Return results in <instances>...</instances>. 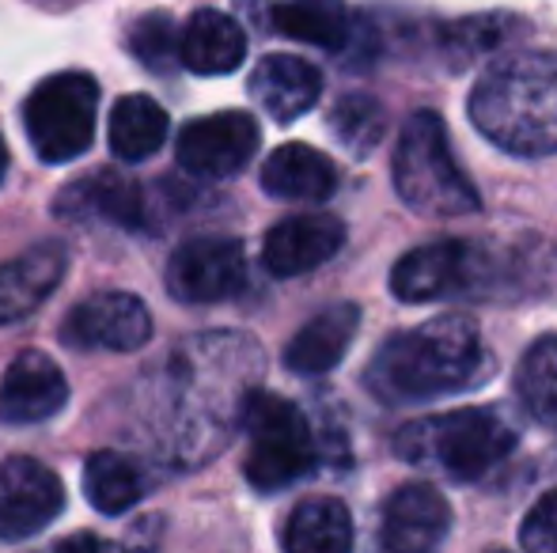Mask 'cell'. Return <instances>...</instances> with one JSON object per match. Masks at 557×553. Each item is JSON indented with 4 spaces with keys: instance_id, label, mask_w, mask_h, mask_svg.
Here are the masks:
<instances>
[{
    "instance_id": "6da1fadb",
    "label": "cell",
    "mask_w": 557,
    "mask_h": 553,
    "mask_svg": "<svg viewBox=\"0 0 557 553\" xmlns=\"http://www.w3.org/2000/svg\"><path fill=\"white\" fill-rule=\"evenodd\" d=\"M262 364L255 338L232 330L190 338L171 356V455L178 463L201 466L227 448Z\"/></svg>"
},
{
    "instance_id": "4fadbf2b",
    "label": "cell",
    "mask_w": 557,
    "mask_h": 553,
    "mask_svg": "<svg viewBox=\"0 0 557 553\" xmlns=\"http://www.w3.org/2000/svg\"><path fill=\"white\" fill-rule=\"evenodd\" d=\"M53 213L73 224H107V228L140 231L148 224V193L140 183L117 175L114 167L69 183L53 201Z\"/></svg>"
},
{
    "instance_id": "603a6c76",
    "label": "cell",
    "mask_w": 557,
    "mask_h": 553,
    "mask_svg": "<svg viewBox=\"0 0 557 553\" xmlns=\"http://www.w3.org/2000/svg\"><path fill=\"white\" fill-rule=\"evenodd\" d=\"M270 27L319 50H345L352 42V15L345 0H281L270 12Z\"/></svg>"
},
{
    "instance_id": "277c9868",
    "label": "cell",
    "mask_w": 557,
    "mask_h": 553,
    "mask_svg": "<svg viewBox=\"0 0 557 553\" xmlns=\"http://www.w3.org/2000/svg\"><path fill=\"white\" fill-rule=\"evenodd\" d=\"M398 455L455 481H478L516 451V428L497 410L467 406L403 425Z\"/></svg>"
},
{
    "instance_id": "f546056e",
    "label": "cell",
    "mask_w": 557,
    "mask_h": 553,
    "mask_svg": "<svg viewBox=\"0 0 557 553\" xmlns=\"http://www.w3.org/2000/svg\"><path fill=\"white\" fill-rule=\"evenodd\" d=\"M520 546L531 553H557V493L535 501V508L520 524Z\"/></svg>"
},
{
    "instance_id": "cb8c5ba5",
    "label": "cell",
    "mask_w": 557,
    "mask_h": 553,
    "mask_svg": "<svg viewBox=\"0 0 557 553\" xmlns=\"http://www.w3.org/2000/svg\"><path fill=\"white\" fill-rule=\"evenodd\" d=\"M171 134V118L156 99L148 96H122L111 111V152L122 163L152 160Z\"/></svg>"
},
{
    "instance_id": "8992f818",
    "label": "cell",
    "mask_w": 557,
    "mask_h": 553,
    "mask_svg": "<svg viewBox=\"0 0 557 553\" xmlns=\"http://www.w3.org/2000/svg\"><path fill=\"white\" fill-rule=\"evenodd\" d=\"M239 428L250 436V451L243 474L258 493H277L308 478L319 463L315 436L296 402L273 391H250L243 402Z\"/></svg>"
},
{
    "instance_id": "9a60e30c",
    "label": "cell",
    "mask_w": 557,
    "mask_h": 553,
    "mask_svg": "<svg viewBox=\"0 0 557 553\" xmlns=\"http://www.w3.org/2000/svg\"><path fill=\"white\" fill-rule=\"evenodd\" d=\"M345 243V224L326 213H300L273 224L262 239V266L273 277H300L331 262Z\"/></svg>"
},
{
    "instance_id": "ac0fdd59",
    "label": "cell",
    "mask_w": 557,
    "mask_h": 553,
    "mask_svg": "<svg viewBox=\"0 0 557 553\" xmlns=\"http://www.w3.org/2000/svg\"><path fill=\"white\" fill-rule=\"evenodd\" d=\"M250 96L273 122H296L323 96V73L293 53H270L250 73Z\"/></svg>"
},
{
    "instance_id": "30bf717a",
    "label": "cell",
    "mask_w": 557,
    "mask_h": 553,
    "mask_svg": "<svg viewBox=\"0 0 557 553\" xmlns=\"http://www.w3.org/2000/svg\"><path fill=\"white\" fill-rule=\"evenodd\" d=\"M247 288V254L232 236L186 239L168 262V292L178 303H224Z\"/></svg>"
},
{
    "instance_id": "7a4b0ae2",
    "label": "cell",
    "mask_w": 557,
    "mask_h": 553,
    "mask_svg": "<svg viewBox=\"0 0 557 553\" xmlns=\"http://www.w3.org/2000/svg\"><path fill=\"white\" fill-rule=\"evenodd\" d=\"M485 364L482 334L470 315H436L413 330L391 334L368 364V391L387 406L455 394Z\"/></svg>"
},
{
    "instance_id": "9c48e42d",
    "label": "cell",
    "mask_w": 557,
    "mask_h": 553,
    "mask_svg": "<svg viewBox=\"0 0 557 553\" xmlns=\"http://www.w3.org/2000/svg\"><path fill=\"white\" fill-rule=\"evenodd\" d=\"M58 338L84 353H137L152 338V311L133 292H91L61 318Z\"/></svg>"
},
{
    "instance_id": "8fae6325",
    "label": "cell",
    "mask_w": 557,
    "mask_h": 553,
    "mask_svg": "<svg viewBox=\"0 0 557 553\" xmlns=\"http://www.w3.org/2000/svg\"><path fill=\"white\" fill-rule=\"evenodd\" d=\"M65 508L61 478L30 455L0 463V542L35 539Z\"/></svg>"
},
{
    "instance_id": "4316f807",
    "label": "cell",
    "mask_w": 557,
    "mask_h": 553,
    "mask_svg": "<svg viewBox=\"0 0 557 553\" xmlns=\"http://www.w3.org/2000/svg\"><path fill=\"white\" fill-rule=\"evenodd\" d=\"M516 387L531 417L557 420V334L539 338L528 353L520 356Z\"/></svg>"
},
{
    "instance_id": "5bb4252c",
    "label": "cell",
    "mask_w": 557,
    "mask_h": 553,
    "mask_svg": "<svg viewBox=\"0 0 557 553\" xmlns=\"http://www.w3.org/2000/svg\"><path fill=\"white\" fill-rule=\"evenodd\" d=\"M69 402V379L38 349L20 353L0 379V420L4 425H42Z\"/></svg>"
},
{
    "instance_id": "d6986e66",
    "label": "cell",
    "mask_w": 557,
    "mask_h": 553,
    "mask_svg": "<svg viewBox=\"0 0 557 553\" xmlns=\"http://www.w3.org/2000/svg\"><path fill=\"white\" fill-rule=\"evenodd\" d=\"M357 330H360L357 303H331V307H323L315 318H308L293 334V341L285 345V368L293 376H326L349 353Z\"/></svg>"
},
{
    "instance_id": "f1b7e54d",
    "label": "cell",
    "mask_w": 557,
    "mask_h": 553,
    "mask_svg": "<svg viewBox=\"0 0 557 553\" xmlns=\"http://www.w3.org/2000/svg\"><path fill=\"white\" fill-rule=\"evenodd\" d=\"M331 129L345 152L368 155L383 140L387 114H383V106L372 96H345L331 111Z\"/></svg>"
},
{
    "instance_id": "3957f363",
    "label": "cell",
    "mask_w": 557,
    "mask_h": 553,
    "mask_svg": "<svg viewBox=\"0 0 557 553\" xmlns=\"http://www.w3.org/2000/svg\"><path fill=\"white\" fill-rule=\"evenodd\" d=\"M478 134L512 155L557 152V53L523 50L493 61L470 91Z\"/></svg>"
},
{
    "instance_id": "e0dca14e",
    "label": "cell",
    "mask_w": 557,
    "mask_h": 553,
    "mask_svg": "<svg viewBox=\"0 0 557 553\" xmlns=\"http://www.w3.org/2000/svg\"><path fill=\"white\" fill-rule=\"evenodd\" d=\"M69 269V254L58 239L35 243L20 259L0 266V326H12L20 318L35 315L53 292Z\"/></svg>"
},
{
    "instance_id": "7402d4cb",
    "label": "cell",
    "mask_w": 557,
    "mask_h": 553,
    "mask_svg": "<svg viewBox=\"0 0 557 553\" xmlns=\"http://www.w3.org/2000/svg\"><path fill=\"white\" fill-rule=\"evenodd\" d=\"M152 486L156 478L148 474V466H140L122 451H96L84 463V493L99 516H122L133 504L145 501Z\"/></svg>"
},
{
    "instance_id": "4dcf8cb0",
    "label": "cell",
    "mask_w": 557,
    "mask_h": 553,
    "mask_svg": "<svg viewBox=\"0 0 557 553\" xmlns=\"http://www.w3.org/2000/svg\"><path fill=\"white\" fill-rule=\"evenodd\" d=\"M4 171H8V148H4V140H0V183H4Z\"/></svg>"
},
{
    "instance_id": "52a82bcc",
    "label": "cell",
    "mask_w": 557,
    "mask_h": 553,
    "mask_svg": "<svg viewBox=\"0 0 557 553\" xmlns=\"http://www.w3.org/2000/svg\"><path fill=\"white\" fill-rule=\"evenodd\" d=\"M99 114V84L88 73H58L46 76L23 103V126L27 140L42 163L81 160L96 137Z\"/></svg>"
},
{
    "instance_id": "484cf974",
    "label": "cell",
    "mask_w": 557,
    "mask_h": 553,
    "mask_svg": "<svg viewBox=\"0 0 557 553\" xmlns=\"http://www.w3.org/2000/svg\"><path fill=\"white\" fill-rule=\"evenodd\" d=\"M516 30H520V20H516V15L493 12V15H467V20L444 23V27L436 30V38H441V50L447 53L451 65H467V61L505 46Z\"/></svg>"
},
{
    "instance_id": "ba28073f",
    "label": "cell",
    "mask_w": 557,
    "mask_h": 553,
    "mask_svg": "<svg viewBox=\"0 0 557 553\" xmlns=\"http://www.w3.org/2000/svg\"><path fill=\"white\" fill-rule=\"evenodd\" d=\"M493 288V247L478 239H436L391 269V292L403 303H433Z\"/></svg>"
},
{
    "instance_id": "ffe728a7",
    "label": "cell",
    "mask_w": 557,
    "mask_h": 553,
    "mask_svg": "<svg viewBox=\"0 0 557 553\" xmlns=\"http://www.w3.org/2000/svg\"><path fill=\"white\" fill-rule=\"evenodd\" d=\"M262 190L277 201H326L337 190V167L311 144H281L262 163Z\"/></svg>"
},
{
    "instance_id": "44dd1931",
    "label": "cell",
    "mask_w": 557,
    "mask_h": 553,
    "mask_svg": "<svg viewBox=\"0 0 557 553\" xmlns=\"http://www.w3.org/2000/svg\"><path fill=\"white\" fill-rule=\"evenodd\" d=\"M247 58V35L232 15L198 8L183 27V65L198 76H227Z\"/></svg>"
},
{
    "instance_id": "d4e9b609",
    "label": "cell",
    "mask_w": 557,
    "mask_h": 553,
    "mask_svg": "<svg viewBox=\"0 0 557 553\" xmlns=\"http://www.w3.org/2000/svg\"><path fill=\"white\" fill-rule=\"evenodd\" d=\"M281 542L288 553H345L352 546L349 508L334 497H311L293 508Z\"/></svg>"
},
{
    "instance_id": "5b68a950",
    "label": "cell",
    "mask_w": 557,
    "mask_h": 553,
    "mask_svg": "<svg viewBox=\"0 0 557 553\" xmlns=\"http://www.w3.org/2000/svg\"><path fill=\"white\" fill-rule=\"evenodd\" d=\"M395 190L421 216H467L482 205L474 183L455 163L447 129L433 111L410 114L398 134Z\"/></svg>"
},
{
    "instance_id": "83f0119b",
    "label": "cell",
    "mask_w": 557,
    "mask_h": 553,
    "mask_svg": "<svg viewBox=\"0 0 557 553\" xmlns=\"http://www.w3.org/2000/svg\"><path fill=\"white\" fill-rule=\"evenodd\" d=\"M125 42H129V53L148 65L152 73H168L175 61H183V30L175 27L168 12H148L137 15L125 30Z\"/></svg>"
},
{
    "instance_id": "2e32d148",
    "label": "cell",
    "mask_w": 557,
    "mask_h": 553,
    "mask_svg": "<svg viewBox=\"0 0 557 553\" xmlns=\"http://www.w3.org/2000/svg\"><path fill=\"white\" fill-rule=\"evenodd\" d=\"M451 531V508L444 493L425 481L403 486L387 497L380 524V546L395 553H418L441 546Z\"/></svg>"
},
{
    "instance_id": "7c38bea8",
    "label": "cell",
    "mask_w": 557,
    "mask_h": 553,
    "mask_svg": "<svg viewBox=\"0 0 557 553\" xmlns=\"http://www.w3.org/2000/svg\"><path fill=\"white\" fill-rule=\"evenodd\" d=\"M258 122L247 111H221L194 118L175 140L178 163L198 178H232L255 160Z\"/></svg>"
}]
</instances>
